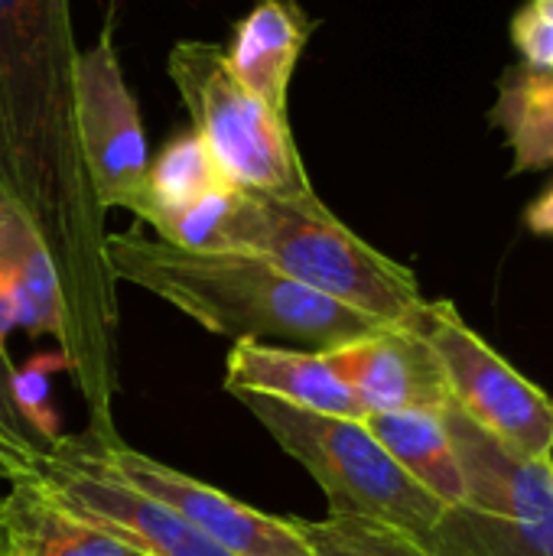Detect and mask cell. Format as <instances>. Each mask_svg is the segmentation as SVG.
<instances>
[{
  "label": "cell",
  "mask_w": 553,
  "mask_h": 556,
  "mask_svg": "<svg viewBox=\"0 0 553 556\" xmlns=\"http://www.w3.org/2000/svg\"><path fill=\"white\" fill-rule=\"evenodd\" d=\"M222 254L261 257L290 280L385 326H407L427 300L411 267L372 248L332 208L306 212L241 189Z\"/></svg>",
  "instance_id": "cell-3"
},
{
  "label": "cell",
  "mask_w": 553,
  "mask_h": 556,
  "mask_svg": "<svg viewBox=\"0 0 553 556\" xmlns=\"http://www.w3.org/2000/svg\"><path fill=\"white\" fill-rule=\"evenodd\" d=\"M23 479L55 505L101 525L143 556H231L186 525L173 508L143 495L98 463L85 433H62L49 450H29L0 472Z\"/></svg>",
  "instance_id": "cell-7"
},
{
  "label": "cell",
  "mask_w": 553,
  "mask_h": 556,
  "mask_svg": "<svg viewBox=\"0 0 553 556\" xmlns=\"http://www.w3.org/2000/svg\"><path fill=\"white\" fill-rule=\"evenodd\" d=\"M372 437L443 505H463V469L443 414H372Z\"/></svg>",
  "instance_id": "cell-16"
},
{
  "label": "cell",
  "mask_w": 553,
  "mask_h": 556,
  "mask_svg": "<svg viewBox=\"0 0 553 556\" xmlns=\"http://www.w3.org/2000/svg\"><path fill=\"white\" fill-rule=\"evenodd\" d=\"M372 414H443L453 404L433 349L411 326H385L326 352Z\"/></svg>",
  "instance_id": "cell-11"
},
{
  "label": "cell",
  "mask_w": 553,
  "mask_h": 556,
  "mask_svg": "<svg viewBox=\"0 0 553 556\" xmlns=\"http://www.w3.org/2000/svg\"><path fill=\"white\" fill-rule=\"evenodd\" d=\"M81 433L104 469L173 508L186 525H192L231 556H310L300 518H277L254 505H244L228 492L127 446L117 433Z\"/></svg>",
  "instance_id": "cell-9"
},
{
  "label": "cell",
  "mask_w": 553,
  "mask_h": 556,
  "mask_svg": "<svg viewBox=\"0 0 553 556\" xmlns=\"http://www.w3.org/2000/svg\"><path fill=\"white\" fill-rule=\"evenodd\" d=\"M525 225L541 235V238H553V186H548L525 212Z\"/></svg>",
  "instance_id": "cell-23"
},
{
  "label": "cell",
  "mask_w": 553,
  "mask_h": 556,
  "mask_svg": "<svg viewBox=\"0 0 553 556\" xmlns=\"http://www.w3.org/2000/svg\"><path fill=\"white\" fill-rule=\"evenodd\" d=\"M3 556H143L101 525L55 505L36 485L13 479L3 495Z\"/></svg>",
  "instance_id": "cell-15"
},
{
  "label": "cell",
  "mask_w": 553,
  "mask_h": 556,
  "mask_svg": "<svg viewBox=\"0 0 553 556\" xmlns=\"http://www.w3.org/2000/svg\"><path fill=\"white\" fill-rule=\"evenodd\" d=\"M515 156L512 173L553 166V72L515 62L499 78V98L489 111Z\"/></svg>",
  "instance_id": "cell-17"
},
{
  "label": "cell",
  "mask_w": 553,
  "mask_h": 556,
  "mask_svg": "<svg viewBox=\"0 0 553 556\" xmlns=\"http://www.w3.org/2000/svg\"><path fill=\"white\" fill-rule=\"evenodd\" d=\"M166 72L189 111L192 130L205 140L231 186L306 212L329 208L306 176L290 117L238 85L225 65L222 46L179 39L169 49Z\"/></svg>",
  "instance_id": "cell-5"
},
{
  "label": "cell",
  "mask_w": 553,
  "mask_h": 556,
  "mask_svg": "<svg viewBox=\"0 0 553 556\" xmlns=\"http://www.w3.org/2000/svg\"><path fill=\"white\" fill-rule=\"evenodd\" d=\"M78 42L72 0H0V189L39 228L65 300L59 352L88 407V430H114L117 280L104 257L75 114Z\"/></svg>",
  "instance_id": "cell-1"
},
{
  "label": "cell",
  "mask_w": 553,
  "mask_h": 556,
  "mask_svg": "<svg viewBox=\"0 0 553 556\" xmlns=\"http://www.w3.org/2000/svg\"><path fill=\"white\" fill-rule=\"evenodd\" d=\"M225 391L231 397L238 394L271 397L323 417L359 420V424L368 420V410L345 384V378L336 371L332 358L313 349L238 339L225 362Z\"/></svg>",
  "instance_id": "cell-12"
},
{
  "label": "cell",
  "mask_w": 553,
  "mask_h": 556,
  "mask_svg": "<svg viewBox=\"0 0 553 556\" xmlns=\"http://www.w3.org/2000/svg\"><path fill=\"white\" fill-rule=\"evenodd\" d=\"M235 401L313 476L329 502V515L385 525L430 551L450 505L407 476L365 424L297 410L257 394H238Z\"/></svg>",
  "instance_id": "cell-4"
},
{
  "label": "cell",
  "mask_w": 553,
  "mask_h": 556,
  "mask_svg": "<svg viewBox=\"0 0 553 556\" xmlns=\"http://www.w3.org/2000/svg\"><path fill=\"white\" fill-rule=\"evenodd\" d=\"M13 371H16V365L10 362V352L0 345V472L29 450H49L16 407Z\"/></svg>",
  "instance_id": "cell-22"
},
{
  "label": "cell",
  "mask_w": 553,
  "mask_h": 556,
  "mask_svg": "<svg viewBox=\"0 0 553 556\" xmlns=\"http://www.w3.org/2000/svg\"><path fill=\"white\" fill-rule=\"evenodd\" d=\"M440 358L453 404L528 456H553V397L508 365L450 300H424L407 323Z\"/></svg>",
  "instance_id": "cell-8"
},
{
  "label": "cell",
  "mask_w": 553,
  "mask_h": 556,
  "mask_svg": "<svg viewBox=\"0 0 553 556\" xmlns=\"http://www.w3.org/2000/svg\"><path fill=\"white\" fill-rule=\"evenodd\" d=\"M316 26L319 23L297 0H254L231 26L228 46H222L225 65L248 94L290 117V81Z\"/></svg>",
  "instance_id": "cell-13"
},
{
  "label": "cell",
  "mask_w": 553,
  "mask_h": 556,
  "mask_svg": "<svg viewBox=\"0 0 553 556\" xmlns=\"http://www.w3.org/2000/svg\"><path fill=\"white\" fill-rule=\"evenodd\" d=\"M55 371H68V362H65V355L59 349L29 358L23 368L13 371V397H16V407H20V414L26 417V424L39 433V440L46 446H52L62 437L59 420L49 410V381H52Z\"/></svg>",
  "instance_id": "cell-20"
},
{
  "label": "cell",
  "mask_w": 553,
  "mask_h": 556,
  "mask_svg": "<svg viewBox=\"0 0 553 556\" xmlns=\"http://www.w3.org/2000/svg\"><path fill=\"white\" fill-rule=\"evenodd\" d=\"M222 186H231L222 169L215 166L205 140L186 127L179 134H173L156 156H150L147 166V186L143 195L137 202V208L130 212L134 218H147L153 212H169V208H183Z\"/></svg>",
  "instance_id": "cell-18"
},
{
  "label": "cell",
  "mask_w": 553,
  "mask_h": 556,
  "mask_svg": "<svg viewBox=\"0 0 553 556\" xmlns=\"http://www.w3.org/2000/svg\"><path fill=\"white\" fill-rule=\"evenodd\" d=\"M508 36L525 65L553 72V0H525L508 23Z\"/></svg>",
  "instance_id": "cell-21"
},
{
  "label": "cell",
  "mask_w": 553,
  "mask_h": 556,
  "mask_svg": "<svg viewBox=\"0 0 553 556\" xmlns=\"http://www.w3.org/2000/svg\"><path fill=\"white\" fill-rule=\"evenodd\" d=\"M463 469V505L430 544L433 556H553V459L528 456L456 404L443 410Z\"/></svg>",
  "instance_id": "cell-6"
},
{
  "label": "cell",
  "mask_w": 553,
  "mask_h": 556,
  "mask_svg": "<svg viewBox=\"0 0 553 556\" xmlns=\"http://www.w3.org/2000/svg\"><path fill=\"white\" fill-rule=\"evenodd\" d=\"M0 274L10 283L20 309V329L33 339H65V300L55 264L39 228L0 189Z\"/></svg>",
  "instance_id": "cell-14"
},
{
  "label": "cell",
  "mask_w": 553,
  "mask_h": 556,
  "mask_svg": "<svg viewBox=\"0 0 553 556\" xmlns=\"http://www.w3.org/2000/svg\"><path fill=\"white\" fill-rule=\"evenodd\" d=\"M0 556H3V498H0Z\"/></svg>",
  "instance_id": "cell-25"
},
{
  "label": "cell",
  "mask_w": 553,
  "mask_h": 556,
  "mask_svg": "<svg viewBox=\"0 0 553 556\" xmlns=\"http://www.w3.org/2000/svg\"><path fill=\"white\" fill-rule=\"evenodd\" d=\"M75 114L85 166L101 208L134 212L147 186L150 150L137 98L117 62L111 23L101 29L95 46L78 52Z\"/></svg>",
  "instance_id": "cell-10"
},
{
  "label": "cell",
  "mask_w": 553,
  "mask_h": 556,
  "mask_svg": "<svg viewBox=\"0 0 553 556\" xmlns=\"http://www.w3.org/2000/svg\"><path fill=\"white\" fill-rule=\"evenodd\" d=\"M310 556H433L417 541L352 515H326L323 521L300 518Z\"/></svg>",
  "instance_id": "cell-19"
},
{
  "label": "cell",
  "mask_w": 553,
  "mask_h": 556,
  "mask_svg": "<svg viewBox=\"0 0 553 556\" xmlns=\"http://www.w3.org/2000/svg\"><path fill=\"white\" fill-rule=\"evenodd\" d=\"M13 329H20V309H16V296H13L10 283L0 274V345L3 349H7V339Z\"/></svg>",
  "instance_id": "cell-24"
},
{
  "label": "cell",
  "mask_w": 553,
  "mask_h": 556,
  "mask_svg": "<svg viewBox=\"0 0 553 556\" xmlns=\"http://www.w3.org/2000/svg\"><path fill=\"white\" fill-rule=\"evenodd\" d=\"M104 257L117 283H134L205 332L254 342H284L313 352L349 345L385 323L336 303L261 257L199 254L140 231H108Z\"/></svg>",
  "instance_id": "cell-2"
}]
</instances>
